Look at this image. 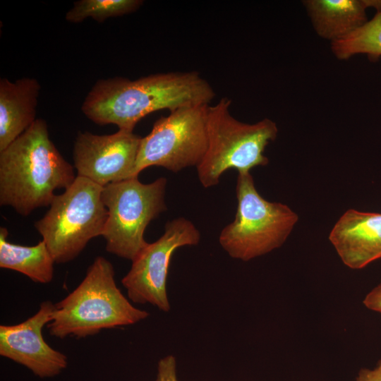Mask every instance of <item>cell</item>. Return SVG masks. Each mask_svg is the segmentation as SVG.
Returning <instances> with one entry per match:
<instances>
[{
  "mask_svg": "<svg viewBox=\"0 0 381 381\" xmlns=\"http://www.w3.org/2000/svg\"><path fill=\"white\" fill-rule=\"evenodd\" d=\"M214 97L213 87L195 71L156 73L134 80L116 76L97 80L81 110L97 124L133 131L152 112L210 104Z\"/></svg>",
  "mask_w": 381,
  "mask_h": 381,
  "instance_id": "1",
  "label": "cell"
},
{
  "mask_svg": "<svg viewBox=\"0 0 381 381\" xmlns=\"http://www.w3.org/2000/svg\"><path fill=\"white\" fill-rule=\"evenodd\" d=\"M73 166L49 138L43 119L35 122L0 152V204L23 216L49 206L59 188L74 181Z\"/></svg>",
  "mask_w": 381,
  "mask_h": 381,
  "instance_id": "2",
  "label": "cell"
},
{
  "mask_svg": "<svg viewBox=\"0 0 381 381\" xmlns=\"http://www.w3.org/2000/svg\"><path fill=\"white\" fill-rule=\"evenodd\" d=\"M148 316L147 311L132 305L118 288L111 263L98 256L80 284L54 304L47 327L50 334L59 339L84 338L104 329L135 324Z\"/></svg>",
  "mask_w": 381,
  "mask_h": 381,
  "instance_id": "3",
  "label": "cell"
},
{
  "mask_svg": "<svg viewBox=\"0 0 381 381\" xmlns=\"http://www.w3.org/2000/svg\"><path fill=\"white\" fill-rule=\"evenodd\" d=\"M231 99L224 97L207 109V148L196 167L205 188L217 185L228 169L247 173L267 165L269 159L264 151L278 134L276 123L270 119L252 124L237 120L231 114Z\"/></svg>",
  "mask_w": 381,
  "mask_h": 381,
  "instance_id": "4",
  "label": "cell"
},
{
  "mask_svg": "<svg viewBox=\"0 0 381 381\" xmlns=\"http://www.w3.org/2000/svg\"><path fill=\"white\" fill-rule=\"evenodd\" d=\"M235 218L220 232L219 242L234 259L248 261L281 247L298 220L288 205L270 202L258 192L250 172L239 173Z\"/></svg>",
  "mask_w": 381,
  "mask_h": 381,
  "instance_id": "5",
  "label": "cell"
},
{
  "mask_svg": "<svg viewBox=\"0 0 381 381\" xmlns=\"http://www.w3.org/2000/svg\"><path fill=\"white\" fill-rule=\"evenodd\" d=\"M102 189L77 176L63 193L54 196L45 215L35 223L55 262L73 260L90 240L102 236L108 217Z\"/></svg>",
  "mask_w": 381,
  "mask_h": 381,
  "instance_id": "6",
  "label": "cell"
},
{
  "mask_svg": "<svg viewBox=\"0 0 381 381\" xmlns=\"http://www.w3.org/2000/svg\"><path fill=\"white\" fill-rule=\"evenodd\" d=\"M167 183L164 177L150 183L132 177L103 187L108 217L102 236L109 253L132 261L147 245L144 238L147 226L167 209Z\"/></svg>",
  "mask_w": 381,
  "mask_h": 381,
  "instance_id": "7",
  "label": "cell"
},
{
  "mask_svg": "<svg viewBox=\"0 0 381 381\" xmlns=\"http://www.w3.org/2000/svg\"><path fill=\"white\" fill-rule=\"evenodd\" d=\"M209 105L179 108L155 121L150 133L141 138L131 178L152 166L173 172L197 167L207 148Z\"/></svg>",
  "mask_w": 381,
  "mask_h": 381,
  "instance_id": "8",
  "label": "cell"
},
{
  "mask_svg": "<svg viewBox=\"0 0 381 381\" xmlns=\"http://www.w3.org/2000/svg\"><path fill=\"white\" fill-rule=\"evenodd\" d=\"M200 240V234L190 220L177 217L168 222L164 234L147 243L132 260L130 270L122 279L128 298L169 312L167 282L171 256L177 248L197 245Z\"/></svg>",
  "mask_w": 381,
  "mask_h": 381,
  "instance_id": "9",
  "label": "cell"
},
{
  "mask_svg": "<svg viewBox=\"0 0 381 381\" xmlns=\"http://www.w3.org/2000/svg\"><path fill=\"white\" fill-rule=\"evenodd\" d=\"M140 140L133 131L125 129L110 135L79 133L73 148L77 176L102 187L131 178Z\"/></svg>",
  "mask_w": 381,
  "mask_h": 381,
  "instance_id": "10",
  "label": "cell"
},
{
  "mask_svg": "<svg viewBox=\"0 0 381 381\" xmlns=\"http://www.w3.org/2000/svg\"><path fill=\"white\" fill-rule=\"evenodd\" d=\"M54 304L47 301L26 320L0 326V355L30 370L40 378L59 375L68 364L65 354L52 349L44 339L42 329L49 324Z\"/></svg>",
  "mask_w": 381,
  "mask_h": 381,
  "instance_id": "11",
  "label": "cell"
},
{
  "mask_svg": "<svg viewBox=\"0 0 381 381\" xmlns=\"http://www.w3.org/2000/svg\"><path fill=\"white\" fill-rule=\"evenodd\" d=\"M329 239L346 266L362 269L381 258V213L349 210L336 222Z\"/></svg>",
  "mask_w": 381,
  "mask_h": 381,
  "instance_id": "12",
  "label": "cell"
},
{
  "mask_svg": "<svg viewBox=\"0 0 381 381\" xmlns=\"http://www.w3.org/2000/svg\"><path fill=\"white\" fill-rule=\"evenodd\" d=\"M39 82L22 78L0 79V152L22 135L37 119Z\"/></svg>",
  "mask_w": 381,
  "mask_h": 381,
  "instance_id": "13",
  "label": "cell"
},
{
  "mask_svg": "<svg viewBox=\"0 0 381 381\" xmlns=\"http://www.w3.org/2000/svg\"><path fill=\"white\" fill-rule=\"evenodd\" d=\"M303 4L315 32L331 42L347 36L368 20V0H306Z\"/></svg>",
  "mask_w": 381,
  "mask_h": 381,
  "instance_id": "14",
  "label": "cell"
},
{
  "mask_svg": "<svg viewBox=\"0 0 381 381\" xmlns=\"http://www.w3.org/2000/svg\"><path fill=\"white\" fill-rule=\"evenodd\" d=\"M6 228H0V267L13 270L35 282L47 284L54 276L53 256L42 240L33 246L11 243L7 240Z\"/></svg>",
  "mask_w": 381,
  "mask_h": 381,
  "instance_id": "15",
  "label": "cell"
},
{
  "mask_svg": "<svg viewBox=\"0 0 381 381\" xmlns=\"http://www.w3.org/2000/svg\"><path fill=\"white\" fill-rule=\"evenodd\" d=\"M370 7L376 9L372 19L347 36L331 42V49L339 60L356 54H366L371 59L381 56V0H369Z\"/></svg>",
  "mask_w": 381,
  "mask_h": 381,
  "instance_id": "16",
  "label": "cell"
},
{
  "mask_svg": "<svg viewBox=\"0 0 381 381\" xmlns=\"http://www.w3.org/2000/svg\"><path fill=\"white\" fill-rule=\"evenodd\" d=\"M143 4L141 0H80L73 3L65 18L73 23H80L87 18L102 23L109 18L134 12Z\"/></svg>",
  "mask_w": 381,
  "mask_h": 381,
  "instance_id": "17",
  "label": "cell"
},
{
  "mask_svg": "<svg viewBox=\"0 0 381 381\" xmlns=\"http://www.w3.org/2000/svg\"><path fill=\"white\" fill-rule=\"evenodd\" d=\"M155 381H179L176 374V360L175 356L168 355L159 361Z\"/></svg>",
  "mask_w": 381,
  "mask_h": 381,
  "instance_id": "18",
  "label": "cell"
},
{
  "mask_svg": "<svg viewBox=\"0 0 381 381\" xmlns=\"http://www.w3.org/2000/svg\"><path fill=\"white\" fill-rule=\"evenodd\" d=\"M363 304L369 310L381 314V280L366 294Z\"/></svg>",
  "mask_w": 381,
  "mask_h": 381,
  "instance_id": "19",
  "label": "cell"
},
{
  "mask_svg": "<svg viewBox=\"0 0 381 381\" xmlns=\"http://www.w3.org/2000/svg\"><path fill=\"white\" fill-rule=\"evenodd\" d=\"M356 381H381V359L372 369H361L358 373Z\"/></svg>",
  "mask_w": 381,
  "mask_h": 381,
  "instance_id": "20",
  "label": "cell"
}]
</instances>
